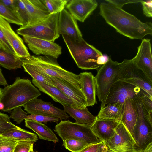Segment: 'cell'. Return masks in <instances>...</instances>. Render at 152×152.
<instances>
[{"label": "cell", "instance_id": "816d5d0a", "mask_svg": "<svg viewBox=\"0 0 152 152\" xmlns=\"http://www.w3.org/2000/svg\"><path fill=\"white\" fill-rule=\"evenodd\" d=\"M136 152H141V151H137Z\"/></svg>", "mask_w": 152, "mask_h": 152}, {"label": "cell", "instance_id": "4dcf8cb0", "mask_svg": "<svg viewBox=\"0 0 152 152\" xmlns=\"http://www.w3.org/2000/svg\"><path fill=\"white\" fill-rule=\"evenodd\" d=\"M50 14L60 13L66 6L69 0H42Z\"/></svg>", "mask_w": 152, "mask_h": 152}, {"label": "cell", "instance_id": "f6af8a7d", "mask_svg": "<svg viewBox=\"0 0 152 152\" xmlns=\"http://www.w3.org/2000/svg\"><path fill=\"white\" fill-rule=\"evenodd\" d=\"M0 85L4 86H8L7 82L2 72L1 69L0 67Z\"/></svg>", "mask_w": 152, "mask_h": 152}, {"label": "cell", "instance_id": "8992f818", "mask_svg": "<svg viewBox=\"0 0 152 152\" xmlns=\"http://www.w3.org/2000/svg\"><path fill=\"white\" fill-rule=\"evenodd\" d=\"M120 69V63L113 61L110 56L108 61L97 70L94 77L96 95L101 102V105L105 100L112 85L118 81Z\"/></svg>", "mask_w": 152, "mask_h": 152}, {"label": "cell", "instance_id": "ab89813d", "mask_svg": "<svg viewBox=\"0 0 152 152\" xmlns=\"http://www.w3.org/2000/svg\"><path fill=\"white\" fill-rule=\"evenodd\" d=\"M143 14L147 17H152V1H143L141 2Z\"/></svg>", "mask_w": 152, "mask_h": 152}, {"label": "cell", "instance_id": "bcb514c9", "mask_svg": "<svg viewBox=\"0 0 152 152\" xmlns=\"http://www.w3.org/2000/svg\"><path fill=\"white\" fill-rule=\"evenodd\" d=\"M141 152H152V142L150 143L143 150L141 151Z\"/></svg>", "mask_w": 152, "mask_h": 152}, {"label": "cell", "instance_id": "d6986e66", "mask_svg": "<svg viewBox=\"0 0 152 152\" xmlns=\"http://www.w3.org/2000/svg\"><path fill=\"white\" fill-rule=\"evenodd\" d=\"M79 75L80 89L85 97L86 107L92 106L97 103L96 98V86L95 77L90 72H81Z\"/></svg>", "mask_w": 152, "mask_h": 152}, {"label": "cell", "instance_id": "5bb4252c", "mask_svg": "<svg viewBox=\"0 0 152 152\" xmlns=\"http://www.w3.org/2000/svg\"><path fill=\"white\" fill-rule=\"evenodd\" d=\"M132 59L136 66L152 82V56L150 39L142 40L137 48L136 55Z\"/></svg>", "mask_w": 152, "mask_h": 152}, {"label": "cell", "instance_id": "1f68e13d", "mask_svg": "<svg viewBox=\"0 0 152 152\" xmlns=\"http://www.w3.org/2000/svg\"><path fill=\"white\" fill-rule=\"evenodd\" d=\"M89 145L83 141L72 139L63 140V145L71 152H79Z\"/></svg>", "mask_w": 152, "mask_h": 152}, {"label": "cell", "instance_id": "f5cc1de1", "mask_svg": "<svg viewBox=\"0 0 152 152\" xmlns=\"http://www.w3.org/2000/svg\"><path fill=\"white\" fill-rule=\"evenodd\" d=\"M106 152H109L107 150V151H106Z\"/></svg>", "mask_w": 152, "mask_h": 152}, {"label": "cell", "instance_id": "277c9868", "mask_svg": "<svg viewBox=\"0 0 152 152\" xmlns=\"http://www.w3.org/2000/svg\"><path fill=\"white\" fill-rule=\"evenodd\" d=\"M22 61L50 76L64 80L81 91L80 75L61 67L56 59L47 56L30 55L21 58Z\"/></svg>", "mask_w": 152, "mask_h": 152}, {"label": "cell", "instance_id": "e0dca14e", "mask_svg": "<svg viewBox=\"0 0 152 152\" xmlns=\"http://www.w3.org/2000/svg\"><path fill=\"white\" fill-rule=\"evenodd\" d=\"M98 4L95 0H69L66 7L76 20L83 22Z\"/></svg>", "mask_w": 152, "mask_h": 152}, {"label": "cell", "instance_id": "30bf717a", "mask_svg": "<svg viewBox=\"0 0 152 152\" xmlns=\"http://www.w3.org/2000/svg\"><path fill=\"white\" fill-rule=\"evenodd\" d=\"M103 143L109 152L138 151L132 135L121 121L116 128L112 137Z\"/></svg>", "mask_w": 152, "mask_h": 152}, {"label": "cell", "instance_id": "6da1fadb", "mask_svg": "<svg viewBox=\"0 0 152 152\" xmlns=\"http://www.w3.org/2000/svg\"><path fill=\"white\" fill-rule=\"evenodd\" d=\"M100 15L106 22L121 34L131 39H142L152 34V23H143L134 16L108 3L102 2Z\"/></svg>", "mask_w": 152, "mask_h": 152}, {"label": "cell", "instance_id": "f907efd6", "mask_svg": "<svg viewBox=\"0 0 152 152\" xmlns=\"http://www.w3.org/2000/svg\"><path fill=\"white\" fill-rule=\"evenodd\" d=\"M33 152H38L37 151H34Z\"/></svg>", "mask_w": 152, "mask_h": 152}, {"label": "cell", "instance_id": "3957f363", "mask_svg": "<svg viewBox=\"0 0 152 152\" xmlns=\"http://www.w3.org/2000/svg\"><path fill=\"white\" fill-rule=\"evenodd\" d=\"M69 52L79 68L83 70H97L101 66L98 64L101 52L83 39L78 41L69 36L62 35Z\"/></svg>", "mask_w": 152, "mask_h": 152}, {"label": "cell", "instance_id": "ee69618b", "mask_svg": "<svg viewBox=\"0 0 152 152\" xmlns=\"http://www.w3.org/2000/svg\"><path fill=\"white\" fill-rule=\"evenodd\" d=\"M109 56L106 55H102L99 58L98 61V64L100 66L106 63L108 61Z\"/></svg>", "mask_w": 152, "mask_h": 152}, {"label": "cell", "instance_id": "ffe728a7", "mask_svg": "<svg viewBox=\"0 0 152 152\" xmlns=\"http://www.w3.org/2000/svg\"><path fill=\"white\" fill-rule=\"evenodd\" d=\"M32 81L39 91L48 95L55 102L63 106L78 108L73 101L57 87L39 82L33 79Z\"/></svg>", "mask_w": 152, "mask_h": 152}, {"label": "cell", "instance_id": "cb8c5ba5", "mask_svg": "<svg viewBox=\"0 0 152 152\" xmlns=\"http://www.w3.org/2000/svg\"><path fill=\"white\" fill-rule=\"evenodd\" d=\"M25 126L33 131L40 139L58 142L59 139L50 128L45 125L36 121L25 119Z\"/></svg>", "mask_w": 152, "mask_h": 152}, {"label": "cell", "instance_id": "44dd1931", "mask_svg": "<svg viewBox=\"0 0 152 152\" xmlns=\"http://www.w3.org/2000/svg\"><path fill=\"white\" fill-rule=\"evenodd\" d=\"M120 122L113 120L96 118L94 122L91 125V128L96 137L101 142L104 143L113 135Z\"/></svg>", "mask_w": 152, "mask_h": 152}, {"label": "cell", "instance_id": "ac0fdd59", "mask_svg": "<svg viewBox=\"0 0 152 152\" xmlns=\"http://www.w3.org/2000/svg\"><path fill=\"white\" fill-rule=\"evenodd\" d=\"M50 78L54 86L59 88L72 99L79 109L87 107L86 99L81 91L64 80L51 76Z\"/></svg>", "mask_w": 152, "mask_h": 152}, {"label": "cell", "instance_id": "b9f144b4", "mask_svg": "<svg viewBox=\"0 0 152 152\" xmlns=\"http://www.w3.org/2000/svg\"><path fill=\"white\" fill-rule=\"evenodd\" d=\"M0 2L8 8L17 13L18 8L16 0H0Z\"/></svg>", "mask_w": 152, "mask_h": 152}, {"label": "cell", "instance_id": "52a82bcc", "mask_svg": "<svg viewBox=\"0 0 152 152\" xmlns=\"http://www.w3.org/2000/svg\"><path fill=\"white\" fill-rule=\"evenodd\" d=\"M54 130L63 140L74 139L89 144L101 142L92 132L91 125L88 124L61 120L55 126Z\"/></svg>", "mask_w": 152, "mask_h": 152}, {"label": "cell", "instance_id": "7dc6e473", "mask_svg": "<svg viewBox=\"0 0 152 152\" xmlns=\"http://www.w3.org/2000/svg\"><path fill=\"white\" fill-rule=\"evenodd\" d=\"M107 151V148L105 145H104V144L103 145L101 152H106Z\"/></svg>", "mask_w": 152, "mask_h": 152}, {"label": "cell", "instance_id": "603a6c76", "mask_svg": "<svg viewBox=\"0 0 152 152\" xmlns=\"http://www.w3.org/2000/svg\"><path fill=\"white\" fill-rule=\"evenodd\" d=\"M137 118V109L134 99L126 100L124 104L123 114L121 121L132 135Z\"/></svg>", "mask_w": 152, "mask_h": 152}, {"label": "cell", "instance_id": "83f0119b", "mask_svg": "<svg viewBox=\"0 0 152 152\" xmlns=\"http://www.w3.org/2000/svg\"><path fill=\"white\" fill-rule=\"evenodd\" d=\"M0 134L5 137L18 141H29L34 143L38 139L36 134L30 132L18 126L16 128L9 130Z\"/></svg>", "mask_w": 152, "mask_h": 152}, {"label": "cell", "instance_id": "8d00e7d4", "mask_svg": "<svg viewBox=\"0 0 152 152\" xmlns=\"http://www.w3.org/2000/svg\"><path fill=\"white\" fill-rule=\"evenodd\" d=\"M27 113L24 111L21 107H16L11 112L10 118L13 119L16 123L20 124L23 120L26 119L28 116Z\"/></svg>", "mask_w": 152, "mask_h": 152}, {"label": "cell", "instance_id": "c3c4849f", "mask_svg": "<svg viewBox=\"0 0 152 152\" xmlns=\"http://www.w3.org/2000/svg\"><path fill=\"white\" fill-rule=\"evenodd\" d=\"M4 107L3 104L2 103L0 102V110H2L4 108Z\"/></svg>", "mask_w": 152, "mask_h": 152}, {"label": "cell", "instance_id": "7a4b0ae2", "mask_svg": "<svg viewBox=\"0 0 152 152\" xmlns=\"http://www.w3.org/2000/svg\"><path fill=\"white\" fill-rule=\"evenodd\" d=\"M39 91L29 79L16 77L12 84L2 90L0 102L4 105L2 111L10 113L15 108L23 106L41 95Z\"/></svg>", "mask_w": 152, "mask_h": 152}, {"label": "cell", "instance_id": "484cf974", "mask_svg": "<svg viewBox=\"0 0 152 152\" xmlns=\"http://www.w3.org/2000/svg\"><path fill=\"white\" fill-rule=\"evenodd\" d=\"M64 110L76 121V123L81 124L92 125L96 119V116L93 115L87 107L79 109L63 106Z\"/></svg>", "mask_w": 152, "mask_h": 152}, {"label": "cell", "instance_id": "836d02e7", "mask_svg": "<svg viewBox=\"0 0 152 152\" xmlns=\"http://www.w3.org/2000/svg\"><path fill=\"white\" fill-rule=\"evenodd\" d=\"M18 141L5 137L0 134V152H13Z\"/></svg>", "mask_w": 152, "mask_h": 152}, {"label": "cell", "instance_id": "9a60e30c", "mask_svg": "<svg viewBox=\"0 0 152 152\" xmlns=\"http://www.w3.org/2000/svg\"><path fill=\"white\" fill-rule=\"evenodd\" d=\"M0 28L17 56L21 58L30 55L23 40L13 30L10 23L0 16Z\"/></svg>", "mask_w": 152, "mask_h": 152}, {"label": "cell", "instance_id": "4fadbf2b", "mask_svg": "<svg viewBox=\"0 0 152 152\" xmlns=\"http://www.w3.org/2000/svg\"><path fill=\"white\" fill-rule=\"evenodd\" d=\"M29 49L37 55H41L58 58L61 54V47L54 42L23 36Z\"/></svg>", "mask_w": 152, "mask_h": 152}, {"label": "cell", "instance_id": "2e32d148", "mask_svg": "<svg viewBox=\"0 0 152 152\" xmlns=\"http://www.w3.org/2000/svg\"><path fill=\"white\" fill-rule=\"evenodd\" d=\"M58 31L60 34L68 36L75 40L83 39L76 20L64 9L59 13Z\"/></svg>", "mask_w": 152, "mask_h": 152}, {"label": "cell", "instance_id": "7c38bea8", "mask_svg": "<svg viewBox=\"0 0 152 152\" xmlns=\"http://www.w3.org/2000/svg\"><path fill=\"white\" fill-rule=\"evenodd\" d=\"M23 107L24 110L30 114L42 115L60 120H66L69 117L64 110L56 107L51 102L37 98L29 101Z\"/></svg>", "mask_w": 152, "mask_h": 152}, {"label": "cell", "instance_id": "7402d4cb", "mask_svg": "<svg viewBox=\"0 0 152 152\" xmlns=\"http://www.w3.org/2000/svg\"><path fill=\"white\" fill-rule=\"evenodd\" d=\"M22 1L25 5L30 17L29 22L26 26H31L38 23L50 14L42 0Z\"/></svg>", "mask_w": 152, "mask_h": 152}, {"label": "cell", "instance_id": "f1b7e54d", "mask_svg": "<svg viewBox=\"0 0 152 152\" xmlns=\"http://www.w3.org/2000/svg\"><path fill=\"white\" fill-rule=\"evenodd\" d=\"M22 66L25 71L33 79L39 82L54 86L50 76L30 65L22 62Z\"/></svg>", "mask_w": 152, "mask_h": 152}, {"label": "cell", "instance_id": "5b68a950", "mask_svg": "<svg viewBox=\"0 0 152 152\" xmlns=\"http://www.w3.org/2000/svg\"><path fill=\"white\" fill-rule=\"evenodd\" d=\"M59 13L50 14L41 21L29 26L20 27L18 34L54 42L59 38L58 21Z\"/></svg>", "mask_w": 152, "mask_h": 152}, {"label": "cell", "instance_id": "e575fe53", "mask_svg": "<svg viewBox=\"0 0 152 152\" xmlns=\"http://www.w3.org/2000/svg\"><path fill=\"white\" fill-rule=\"evenodd\" d=\"M10 118L0 112V133L18 127L10 121Z\"/></svg>", "mask_w": 152, "mask_h": 152}, {"label": "cell", "instance_id": "ba28073f", "mask_svg": "<svg viewBox=\"0 0 152 152\" xmlns=\"http://www.w3.org/2000/svg\"><path fill=\"white\" fill-rule=\"evenodd\" d=\"M120 63L118 81L138 87L152 96V82L136 65L132 59L124 60Z\"/></svg>", "mask_w": 152, "mask_h": 152}, {"label": "cell", "instance_id": "8fae6325", "mask_svg": "<svg viewBox=\"0 0 152 152\" xmlns=\"http://www.w3.org/2000/svg\"><path fill=\"white\" fill-rule=\"evenodd\" d=\"M145 91L140 88L127 83L118 81L111 86L102 109L106 105L115 103L124 104L127 99H134L139 97Z\"/></svg>", "mask_w": 152, "mask_h": 152}, {"label": "cell", "instance_id": "74e56055", "mask_svg": "<svg viewBox=\"0 0 152 152\" xmlns=\"http://www.w3.org/2000/svg\"><path fill=\"white\" fill-rule=\"evenodd\" d=\"M26 119L32 120L39 122L45 123H46L48 122H56L60 120L59 118H57L42 115L32 114L28 115Z\"/></svg>", "mask_w": 152, "mask_h": 152}, {"label": "cell", "instance_id": "9c48e42d", "mask_svg": "<svg viewBox=\"0 0 152 152\" xmlns=\"http://www.w3.org/2000/svg\"><path fill=\"white\" fill-rule=\"evenodd\" d=\"M139 97L134 99L137 107V118L132 136L138 151H141L152 142V122L147 118Z\"/></svg>", "mask_w": 152, "mask_h": 152}, {"label": "cell", "instance_id": "f35d334b", "mask_svg": "<svg viewBox=\"0 0 152 152\" xmlns=\"http://www.w3.org/2000/svg\"><path fill=\"white\" fill-rule=\"evenodd\" d=\"M0 47L10 53L15 54L14 51L8 42L3 32L0 28Z\"/></svg>", "mask_w": 152, "mask_h": 152}, {"label": "cell", "instance_id": "d590c367", "mask_svg": "<svg viewBox=\"0 0 152 152\" xmlns=\"http://www.w3.org/2000/svg\"><path fill=\"white\" fill-rule=\"evenodd\" d=\"M34 143L29 141H19L16 143L13 152H33Z\"/></svg>", "mask_w": 152, "mask_h": 152}, {"label": "cell", "instance_id": "7bdbcfd3", "mask_svg": "<svg viewBox=\"0 0 152 152\" xmlns=\"http://www.w3.org/2000/svg\"><path fill=\"white\" fill-rule=\"evenodd\" d=\"M103 142L88 145L79 152H98Z\"/></svg>", "mask_w": 152, "mask_h": 152}, {"label": "cell", "instance_id": "d4e9b609", "mask_svg": "<svg viewBox=\"0 0 152 152\" xmlns=\"http://www.w3.org/2000/svg\"><path fill=\"white\" fill-rule=\"evenodd\" d=\"M101 109L96 118L99 119L113 120L119 122L122 119L124 104L115 103L106 105Z\"/></svg>", "mask_w": 152, "mask_h": 152}, {"label": "cell", "instance_id": "f546056e", "mask_svg": "<svg viewBox=\"0 0 152 152\" xmlns=\"http://www.w3.org/2000/svg\"><path fill=\"white\" fill-rule=\"evenodd\" d=\"M0 16L9 23L22 26L23 22L18 14L11 10L0 2Z\"/></svg>", "mask_w": 152, "mask_h": 152}, {"label": "cell", "instance_id": "681fc988", "mask_svg": "<svg viewBox=\"0 0 152 152\" xmlns=\"http://www.w3.org/2000/svg\"><path fill=\"white\" fill-rule=\"evenodd\" d=\"M2 89L0 88V100L1 99V96L2 94Z\"/></svg>", "mask_w": 152, "mask_h": 152}, {"label": "cell", "instance_id": "4316f807", "mask_svg": "<svg viewBox=\"0 0 152 152\" xmlns=\"http://www.w3.org/2000/svg\"><path fill=\"white\" fill-rule=\"evenodd\" d=\"M0 66L9 70L21 68V58L0 47Z\"/></svg>", "mask_w": 152, "mask_h": 152}, {"label": "cell", "instance_id": "60d3db41", "mask_svg": "<svg viewBox=\"0 0 152 152\" xmlns=\"http://www.w3.org/2000/svg\"><path fill=\"white\" fill-rule=\"evenodd\" d=\"M108 3L113 4L120 8H122L125 4L130 3H135L141 2L142 0H106Z\"/></svg>", "mask_w": 152, "mask_h": 152}, {"label": "cell", "instance_id": "d6a6232c", "mask_svg": "<svg viewBox=\"0 0 152 152\" xmlns=\"http://www.w3.org/2000/svg\"><path fill=\"white\" fill-rule=\"evenodd\" d=\"M18 10L17 13L22 21L23 25L21 27L27 26L30 20V17L28 10L22 0H16Z\"/></svg>", "mask_w": 152, "mask_h": 152}]
</instances>
